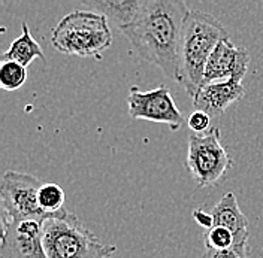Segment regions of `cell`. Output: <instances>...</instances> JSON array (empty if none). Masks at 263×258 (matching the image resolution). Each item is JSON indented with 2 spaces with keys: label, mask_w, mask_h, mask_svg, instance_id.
Returning a JSON list of instances; mask_svg holds the SVG:
<instances>
[{
  "label": "cell",
  "mask_w": 263,
  "mask_h": 258,
  "mask_svg": "<svg viewBox=\"0 0 263 258\" xmlns=\"http://www.w3.org/2000/svg\"><path fill=\"white\" fill-rule=\"evenodd\" d=\"M189 11L184 0H144L136 19L120 27L141 58L177 82L181 32Z\"/></svg>",
  "instance_id": "obj_1"
},
{
  "label": "cell",
  "mask_w": 263,
  "mask_h": 258,
  "mask_svg": "<svg viewBox=\"0 0 263 258\" xmlns=\"http://www.w3.org/2000/svg\"><path fill=\"white\" fill-rule=\"evenodd\" d=\"M223 39H229V33L215 16L199 9L189 11L181 32L178 82L192 100L203 84L205 67L213 51Z\"/></svg>",
  "instance_id": "obj_2"
},
{
  "label": "cell",
  "mask_w": 263,
  "mask_h": 258,
  "mask_svg": "<svg viewBox=\"0 0 263 258\" xmlns=\"http://www.w3.org/2000/svg\"><path fill=\"white\" fill-rule=\"evenodd\" d=\"M42 245L47 258H112L117 251L114 245L100 242L66 208L44 221Z\"/></svg>",
  "instance_id": "obj_3"
},
{
  "label": "cell",
  "mask_w": 263,
  "mask_h": 258,
  "mask_svg": "<svg viewBox=\"0 0 263 258\" xmlns=\"http://www.w3.org/2000/svg\"><path fill=\"white\" fill-rule=\"evenodd\" d=\"M51 42L67 55L102 60L103 51L112 45L108 18L95 11H72L54 27Z\"/></svg>",
  "instance_id": "obj_4"
},
{
  "label": "cell",
  "mask_w": 263,
  "mask_h": 258,
  "mask_svg": "<svg viewBox=\"0 0 263 258\" xmlns=\"http://www.w3.org/2000/svg\"><path fill=\"white\" fill-rule=\"evenodd\" d=\"M232 167L228 149L221 144L220 129L205 134L190 131L187 149V169L197 187H215Z\"/></svg>",
  "instance_id": "obj_5"
},
{
  "label": "cell",
  "mask_w": 263,
  "mask_h": 258,
  "mask_svg": "<svg viewBox=\"0 0 263 258\" xmlns=\"http://www.w3.org/2000/svg\"><path fill=\"white\" fill-rule=\"evenodd\" d=\"M44 184L29 173L8 170L2 177V221H21L29 218L45 220L52 215L44 213L37 194ZM55 215V213H54Z\"/></svg>",
  "instance_id": "obj_6"
},
{
  "label": "cell",
  "mask_w": 263,
  "mask_h": 258,
  "mask_svg": "<svg viewBox=\"0 0 263 258\" xmlns=\"http://www.w3.org/2000/svg\"><path fill=\"white\" fill-rule=\"evenodd\" d=\"M127 105L132 120L162 123L171 131L180 130L184 124V116L166 85H160L149 91H142L139 87H130Z\"/></svg>",
  "instance_id": "obj_7"
},
{
  "label": "cell",
  "mask_w": 263,
  "mask_h": 258,
  "mask_svg": "<svg viewBox=\"0 0 263 258\" xmlns=\"http://www.w3.org/2000/svg\"><path fill=\"white\" fill-rule=\"evenodd\" d=\"M45 220L2 221V258H47L42 245Z\"/></svg>",
  "instance_id": "obj_8"
},
{
  "label": "cell",
  "mask_w": 263,
  "mask_h": 258,
  "mask_svg": "<svg viewBox=\"0 0 263 258\" xmlns=\"http://www.w3.org/2000/svg\"><path fill=\"white\" fill-rule=\"evenodd\" d=\"M250 66V54L246 48H239L230 42V39H223L213 51L203 75V84L223 82L229 80L241 81L244 80Z\"/></svg>",
  "instance_id": "obj_9"
},
{
  "label": "cell",
  "mask_w": 263,
  "mask_h": 258,
  "mask_svg": "<svg viewBox=\"0 0 263 258\" xmlns=\"http://www.w3.org/2000/svg\"><path fill=\"white\" fill-rule=\"evenodd\" d=\"M246 90L242 82L229 80L223 82H213L202 85L193 98L196 111H202L210 116H220L228 111L233 103L242 100Z\"/></svg>",
  "instance_id": "obj_10"
},
{
  "label": "cell",
  "mask_w": 263,
  "mask_h": 258,
  "mask_svg": "<svg viewBox=\"0 0 263 258\" xmlns=\"http://www.w3.org/2000/svg\"><path fill=\"white\" fill-rule=\"evenodd\" d=\"M214 227H224L230 230L235 237H250L248 220L238 205L233 193L224 194L211 210Z\"/></svg>",
  "instance_id": "obj_11"
},
{
  "label": "cell",
  "mask_w": 263,
  "mask_h": 258,
  "mask_svg": "<svg viewBox=\"0 0 263 258\" xmlns=\"http://www.w3.org/2000/svg\"><path fill=\"white\" fill-rule=\"evenodd\" d=\"M84 5L88 6L90 11L112 19L120 29L136 19L144 0H85Z\"/></svg>",
  "instance_id": "obj_12"
},
{
  "label": "cell",
  "mask_w": 263,
  "mask_h": 258,
  "mask_svg": "<svg viewBox=\"0 0 263 258\" xmlns=\"http://www.w3.org/2000/svg\"><path fill=\"white\" fill-rule=\"evenodd\" d=\"M36 58L47 62V57L41 48V45L33 39L27 23H23L21 24V34L16 37L15 41H12L9 48L2 54V60L3 62H15L18 65L27 67Z\"/></svg>",
  "instance_id": "obj_13"
},
{
  "label": "cell",
  "mask_w": 263,
  "mask_h": 258,
  "mask_svg": "<svg viewBox=\"0 0 263 258\" xmlns=\"http://www.w3.org/2000/svg\"><path fill=\"white\" fill-rule=\"evenodd\" d=\"M39 206L44 213L54 215L65 209V190L57 184H44L37 194Z\"/></svg>",
  "instance_id": "obj_14"
},
{
  "label": "cell",
  "mask_w": 263,
  "mask_h": 258,
  "mask_svg": "<svg viewBox=\"0 0 263 258\" xmlns=\"http://www.w3.org/2000/svg\"><path fill=\"white\" fill-rule=\"evenodd\" d=\"M27 81V67L15 62H2L0 65V87L5 91H15Z\"/></svg>",
  "instance_id": "obj_15"
},
{
  "label": "cell",
  "mask_w": 263,
  "mask_h": 258,
  "mask_svg": "<svg viewBox=\"0 0 263 258\" xmlns=\"http://www.w3.org/2000/svg\"><path fill=\"white\" fill-rule=\"evenodd\" d=\"M235 245V234L224 227H213L205 233V249L226 251Z\"/></svg>",
  "instance_id": "obj_16"
},
{
  "label": "cell",
  "mask_w": 263,
  "mask_h": 258,
  "mask_svg": "<svg viewBox=\"0 0 263 258\" xmlns=\"http://www.w3.org/2000/svg\"><path fill=\"white\" fill-rule=\"evenodd\" d=\"M187 124H189V129L193 133L205 134V131H208L210 126H211V116L202 111H195L187 118Z\"/></svg>",
  "instance_id": "obj_17"
},
{
  "label": "cell",
  "mask_w": 263,
  "mask_h": 258,
  "mask_svg": "<svg viewBox=\"0 0 263 258\" xmlns=\"http://www.w3.org/2000/svg\"><path fill=\"white\" fill-rule=\"evenodd\" d=\"M248 249L232 248L226 251H215V249H205L202 258H247Z\"/></svg>",
  "instance_id": "obj_18"
},
{
  "label": "cell",
  "mask_w": 263,
  "mask_h": 258,
  "mask_svg": "<svg viewBox=\"0 0 263 258\" xmlns=\"http://www.w3.org/2000/svg\"><path fill=\"white\" fill-rule=\"evenodd\" d=\"M193 216H195L197 224H200L202 227H205V228H208V230H211L214 227L213 215H211V213H206V212H203V210L196 209L193 212Z\"/></svg>",
  "instance_id": "obj_19"
}]
</instances>
